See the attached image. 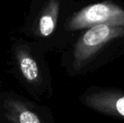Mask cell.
<instances>
[{
  "label": "cell",
  "instance_id": "6da1fadb",
  "mask_svg": "<svg viewBox=\"0 0 124 123\" xmlns=\"http://www.w3.org/2000/svg\"><path fill=\"white\" fill-rule=\"evenodd\" d=\"M40 43L19 38L10 47L12 74L35 99L46 90V74L42 48Z\"/></svg>",
  "mask_w": 124,
  "mask_h": 123
},
{
  "label": "cell",
  "instance_id": "7a4b0ae2",
  "mask_svg": "<svg viewBox=\"0 0 124 123\" xmlns=\"http://www.w3.org/2000/svg\"><path fill=\"white\" fill-rule=\"evenodd\" d=\"M0 123H52L46 107L15 91H0Z\"/></svg>",
  "mask_w": 124,
  "mask_h": 123
},
{
  "label": "cell",
  "instance_id": "3957f363",
  "mask_svg": "<svg viewBox=\"0 0 124 123\" xmlns=\"http://www.w3.org/2000/svg\"><path fill=\"white\" fill-rule=\"evenodd\" d=\"M60 8L57 0L32 2L20 32L42 46L57 29Z\"/></svg>",
  "mask_w": 124,
  "mask_h": 123
},
{
  "label": "cell",
  "instance_id": "277c9868",
  "mask_svg": "<svg viewBox=\"0 0 124 123\" xmlns=\"http://www.w3.org/2000/svg\"><path fill=\"white\" fill-rule=\"evenodd\" d=\"M124 35V27L101 25L90 28L75 44L73 51V67L84 68L106 45Z\"/></svg>",
  "mask_w": 124,
  "mask_h": 123
},
{
  "label": "cell",
  "instance_id": "5b68a950",
  "mask_svg": "<svg viewBox=\"0 0 124 123\" xmlns=\"http://www.w3.org/2000/svg\"><path fill=\"white\" fill-rule=\"evenodd\" d=\"M101 25L124 27V9L109 2L89 5L73 14L64 27L74 31Z\"/></svg>",
  "mask_w": 124,
  "mask_h": 123
},
{
  "label": "cell",
  "instance_id": "8992f818",
  "mask_svg": "<svg viewBox=\"0 0 124 123\" xmlns=\"http://www.w3.org/2000/svg\"><path fill=\"white\" fill-rule=\"evenodd\" d=\"M82 103L101 113L124 119V93L116 90H99L85 94Z\"/></svg>",
  "mask_w": 124,
  "mask_h": 123
}]
</instances>
